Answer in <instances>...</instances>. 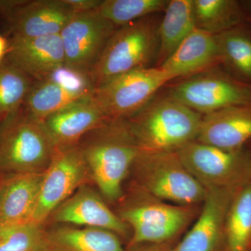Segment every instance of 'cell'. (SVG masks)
Here are the masks:
<instances>
[{
	"instance_id": "7a4b0ae2",
	"label": "cell",
	"mask_w": 251,
	"mask_h": 251,
	"mask_svg": "<svg viewBox=\"0 0 251 251\" xmlns=\"http://www.w3.org/2000/svg\"><path fill=\"white\" fill-rule=\"evenodd\" d=\"M102 196L114 202L140 152L124 120H108L77 143Z\"/></svg>"
},
{
	"instance_id": "f1b7e54d",
	"label": "cell",
	"mask_w": 251,
	"mask_h": 251,
	"mask_svg": "<svg viewBox=\"0 0 251 251\" xmlns=\"http://www.w3.org/2000/svg\"><path fill=\"white\" fill-rule=\"evenodd\" d=\"M102 1L103 0H65L75 14L98 9Z\"/></svg>"
},
{
	"instance_id": "4fadbf2b",
	"label": "cell",
	"mask_w": 251,
	"mask_h": 251,
	"mask_svg": "<svg viewBox=\"0 0 251 251\" xmlns=\"http://www.w3.org/2000/svg\"><path fill=\"white\" fill-rule=\"evenodd\" d=\"M74 15L65 0H24L4 20L11 38L31 39L60 34Z\"/></svg>"
},
{
	"instance_id": "2e32d148",
	"label": "cell",
	"mask_w": 251,
	"mask_h": 251,
	"mask_svg": "<svg viewBox=\"0 0 251 251\" xmlns=\"http://www.w3.org/2000/svg\"><path fill=\"white\" fill-rule=\"evenodd\" d=\"M108 121L93 96L50 115L43 124L55 148L77 145L89 132Z\"/></svg>"
},
{
	"instance_id": "8fae6325",
	"label": "cell",
	"mask_w": 251,
	"mask_h": 251,
	"mask_svg": "<svg viewBox=\"0 0 251 251\" xmlns=\"http://www.w3.org/2000/svg\"><path fill=\"white\" fill-rule=\"evenodd\" d=\"M116 29L98 9L74 15L59 34L65 58L64 67L89 77Z\"/></svg>"
},
{
	"instance_id": "7c38bea8",
	"label": "cell",
	"mask_w": 251,
	"mask_h": 251,
	"mask_svg": "<svg viewBox=\"0 0 251 251\" xmlns=\"http://www.w3.org/2000/svg\"><path fill=\"white\" fill-rule=\"evenodd\" d=\"M239 188L206 189L199 217L173 251H226V219Z\"/></svg>"
},
{
	"instance_id": "d6a6232c",
	"label": "cell",
	"mask_w": 251,
	"mask_h": 251,
	"mask_svg": "<svg viewBox=\"0 0 251 251\" xmlns=\"http://www.w3.org/2000/svg\"><path fill=\"white\" fill-rule=\"evenodd\" d=\"M249 10H250L251 14V1H250V2L249 3Z\"/></svg>"
},
{
	"instance_id": "4316f807",
	"label": "cell",
	"mask_w": 251,
	"mask_h": 251,
	"mask_svg": "<svg viewBox=\"0 0 251 251\" xmlns=\"http://www.w3.org/2000/svg\"><path fill=\"white\" fill-rule=\"evenodd\" d=\"M35 81L10 63L0 65V117L17 111Z\"/></svg>"
},
{
	"instance_id": "ba28073f",
	"label": "cell",
	"mask_w": 251,
	"mask_h": 251,
	"mask_svg": "<svg viewBox=\"0 0 251 251\" xmlns=\"http://www.w3.org/2000/svg\"><path fill=\"white\" fill-rule=\"evenodd\" d=\"M143 192L141 200L122 208L119 216L133 230L128 247L166 244L177 235L193 217L191 206L168 204Z\"/></svg>"
},
{
	"instance_id": "4dcf8cb0",
	"label": "cell",
	"mask_w": 251,
	"mask_h": 251,
	"mask_svg": "<svg viewBox=\"0 0 251 251\" xmlns=\"http://www.w3.org/2000/svg\"><path fill=\"white\" fill-rule=\"evenodd\" d=\"M24 0H0V18L4 19Z\"/></svg>"
},
{
	"instance_id": "5bb4252c",
	"label": "cell",
	"mask_w": 251,
	"mask_h": 251,
	"mask_svg": "<svg viewBox=\"0 0 251 251\" xmlns=\"http://www.w3.org/2000/svg\"><path fill=\"white\" fill-rule=\"evenodd\" d=\"M50 218L55 224L108 229L119 237L128 232V226L112 212L101 196L85 185L56 208Z\"/></svg>"
},
{
	"instance_id": "83f0119b",
	"label": "cell",
	"mask_w": 251,
	"mask_h": 251,
	"mask_svg": "<svg viewBox=\"0 0 251 251\" xmlns=\"http://www.w3.org/2000/svg\"><path fill=\"white\" fill-rule=\"evenodd\" d=\"M0 251H50L47 231L34 223L0 224Z\"/></svg>"
},
{
	"instance_id": "836d02e7",
	"label": "cell",
	"mask_w": 251,
	"mask_h": 251,
	"mask_svg": "<svg viewBox=\"0 0 251 251\" xmlns=\"http://www.w3.org/2000/svg\"><path fill=\"white\" fill-rule=\"evenodd\" d=\"M249 156H250V159H251V153H249Z\"/></svg>"
},
{
	"instance_id": "d4e9b609",
	"label": "cell",
	"mask_w": 251,
	"mask_h": 251,
	"mask_svg": "<svg viewBox=\"0 0 251 251\" xmlns=\"http://www.w3.org/2000/svg\"><path fill=\"white\" fill-rule=\"evenodd\" d=\"M221 63L237 76L251 80V36L239 27L216 35Z\"/></svg>"
},
{
	"instance_id": "52a82bcc",
	"label": "cell",
	"mask_w": 251,
	"mask_h": 251,
	"mask_svg": "<svg viewBox=\"0 0 251 251\" xmlns=\"http://www.w3.org/2000/svg\"><path fill=\"white\" fill-rule=\"evenodd\" d=\"M173 80L161 68H142L110 79L94 88L92 96L108 120H125L144 108Z\"/></svg>"
},
{
	"instance_id": "9a60e30c",
	"label": "cell",
	"mask_w": 251,
	"mask_h": 251,
	"mask_svg": "<svg viewBox=\"0 0 251 251\" xmlns=\"http://www.w3.org/2000/svg\"><path fill=\"white\" fill-rule=\"evenodd\" d=\"M6 61L35 82L49 79L65 64L60 35L11 38Z\"/></svg>"
},
{
	"instance_id": "1f68e13d",
	"label": "cell",
	"mask_w": 251,
	"mask_h": 251,
	"mask_svg": "<svg viewBox=\"0 0 251 251\" xmlns=\"http://www.w3.org/2000/svg\"><path fill=\"white\" fill-rule=\"evenodd\" d=\"M9 50V40L0 34V65L6 60Z\"/></svg>"
},
{
	"instance_id": "d590c367",
	"label": "cell",
	"mask_w": 251,
	"mask_h": 251,
	"mask_svg": "<svg viewBox=\"0 0 251 251\" xmlns=\"http://www.w3.org/2000/svg\"><path fill=\"white\" fill-rule=\"evenodd\" d=\"M0 118H1V117H0Z\"/></svg>"
},
{
	"instance_id": "277c9868",
	"label": "cell",
	"mask_w": 251,
	"mask_h": 251,
	"mask_svg": "<svg viewBox=\"0 0 251 251\" xmlns=\"http://www.w3.org/2000/svg\"><path fill=\"white\" fill-rule=\"evenodd\" d=\"M2 119L0 127V170L41 173L55 151L43 122L21 107Z\"/></svg>"
},
{
	"instance_id": "3957f363",
	"label": "cell",
	"mask_w": 251,
	"mask_h": 251,
	"mask_svg": "<svg viewBox=\"0 0 251 251\" xmlns=\"http://www.w3.org/2000/svg\"><path fill=\"white\" fill-rule=\"evenodd\" d=\"M159 24L152 15L117 28L89 74L94 89L120 74L156 63Z\"/></svg>"
},
{
	"instance_id": "603a6c76",
	"label": "cell",
	"mask_w": 251,
	"mask_h": 251,
	"mask_svg": "<svg viewBox=\"0 0 251 251\" xmlns=\"http://www.w3.org/2000/svg\"><path fill=\"white\" fill-rule=\"evenodd\" d=\"M196 28L219 35L239 27L243 19L239 3L233 0H193Z\"/></svg>"
},
{
	"instance_id": "cb8c5ba5",
	"label": "cell",
	"mask_w": 251,
	"mask_h": 251,
	"mask_svg": "<svg viewBox=\"0 0 251 251\" xmlns=\"http://www.w3.org/2000/svg\"><path fill=\"white\" fill-rule=\"evenodd\" d=\"M251 249V182L234 195L226 224V251Z\"/></svg>"
},
{
	"instance_id": "484cf974",
	"label": "cell",
	"mask_w": 251,
	"mask_h": 251,
	"mask_svg": "<svg viewBox=\"0 0 251 251\" xmlns=\"http://www.w3.org/2000/svg\"><path fill=\"white\" fill-rule=\"evenodd\" d=\"M167 0H103L100 14L117 28L164 11Z\"/></svg>"
},
{
	"instance_id": "9c48e42d",
	"label": "cell",
	"mask_w": 251,
	"mask_h": 251,
	"mask_svg": "<svg viewBox=\"0 0 251 251\" xmlns=\"http://www.w3.org/2000/svg\"><path fill=\"white\" fill-rule=\"evenodd\" d=\"M167 97L204 115L251 104V85L216 71H205L171 86Z\"/></svg>"
},
{
	"instance_id": "e0dca14e",
	"label": "cell",
	"mask_w": 251,
	"mask_h": 251,
	"mask_svg": "<svg viewBox=\"0 0 251 251\" xmlns=\"http://www.w3.org/2000/svg\"><path fill=\"white\" fill-rule=\"evenodd\" d=\"M196 141L226 150L251 141V104L234 105L202 117Z\"/></svg>"
},
{
	"instance_id": "e575fe53",
	"label": "cell",
	"mask_w": 251,
	"mask_h": 251,
	"mask_svg": "<svg viewBox=\"0 0 251 251\" xmlns=\"http://www.w3.org/2000/svg\"><path fill=\"white\" fill-rule=\"evenodd\" d=\"M250 251H251V249Z\"/></svg>"
},
{
	"instance_id": "44dd1931",
	"label": "cell",
	"mask_w": 251,
	"mask_h": 251,
	"mask_svg": "<svg viewBox=\"0 0 251 251\" xmlns=\"http://www.w3.org/2000/svg\"><path fill=\"white\" fill-rule=\"evenodd\" d=\"M164 12L158 27L156 67H161L196 29L193 0H171Z\"/></svg>"
},
{
	"instance_id": "f546056e",
	"label": "cell",
	"mask_w": 251,
	"mask_h": 251,
	"mask_svg": "<svg viewBox=\"0 0 251 251\" xmlns=\"http://www.w3.org/2000/svg\"><path fill=\"white\" fill-rule=\"evenodd\" d=\"M126 251H174L173 248H170L166 244H140L134 247H128Z\"/></svg>"
},
{
	"instance_id": "d6986e66",
	"label": "cell",
	"mask_w": 251,
	"mask_h": 251,
	"mask_svg": "<svg viewBox=\"0 0 251 251\" xmlns=\"http://www.w3.org/2000/svg\"><path fill=\"white\" fill-rule=\"evenodd\" d=\"M44 173H16L1 183L0 224L32 223Z\"/></svg>"
},
{
	"instance_id": "8992f818",
	"label": "cell",
	"mask_w": 251,
	"mask_h": 251,
	"mask_svg": "<svg viewBox=\"0 0 251 251\" xmlns=\"http://www.w3.org/2000/svg\"><path fill=\"white\" fill-rule=\"evenodd\" d=\"M185 168L206 189L239 188L251 182V162L244 149L226 150L194 141L176 151Z\"/></svg>"
},
{
	"instance_id": "5b68a950",
	"label": "cell",
	"mask_w": 251,
	"mask_h": 251,
	"mask_svg": "<svg viewBox=\"0 0 251 251\" xmlns=\"http://www.w3.org/2000/svg\"><path fill=\"white\" fill-rule=\"evenodd\" d=\"M133 167L142 191L153 198L181 206L202 203L205 198L206 188L187 171L176 152L140 151Z\"/></svg>"
},
{
	"instance_id": "7402d4cb",
	"label": "cell",
	"mask_w": 251,
	"mask_h": 251,
	"mask_svg": "<svg viewBox=\"0 0 251 251\" xmlns=\"http://www.w3.org/2000/svg\"><path fill=\"white\" fill-rule=\"evenodd\" d=\"M90 91L73 90L52 79L38 81L31 87L23 107L43 121L50 115L92 95Z\"/></svg>"
},
{
	"instance_id": "6da1fadb",
	"label": "cell",
	"mask_w": 251,
	"mask_h": 251,
	"mask_svg": "<svg viewBox=\"0 0 251 251\" xmlns=\"http://www.w3.org/2000/svg\"><path fill=\"white\" fill-rule=\"evenodd\" d=\"M202 117L166 96L124 121L140 151L176 152L196 140Z\"/></svg>"
},
{
	"instance_id": "30bf717a",
	"label": "cell",
	"mask_w": 251,
	"mask_h": 251,
	"mask_svg": "<svg viewBox=\"0 0 251 251\" xmlns=\"http://www.w3.org/2000/svg\"><path fill=\"white\" fill-rule=\"evenodd\" d=\"M89 176L90 171L78 145L55 148L44 173L31 222L43 226L56 208L85 185Z\"/></svg>"
},
{
	"instance_id": "ffe728a7",
	"label": "cell",
	"mask_w": 251,
	"mask_h": 251,
	"mask_svg": "<svg viewBox=\"0 0 251 251\" xmlns=\"http://www.w3.org/2000/svg\"><path fill=\"white\" fill-rule=\"evenodd\" d=\"M47 234L50 251H126L120 237L108 229L66 226Z\"/></svg>"
},
{
	"instance_id": "ac0fdd59",
	"label": "cell",
	"mask_w": 251,
	"mask_h": 251,
	"mask_svg": "<svg viewBox=\"0 0 251 251\" xmlns=\"http://www.w3.org/2000/svg\"><path fill=\"white\" fill-rule=\"evenodd\" d=\"M220 63L216 36L196 28L159 68L174 80L205 72Z\"/></svg>"
}]
</instances>
